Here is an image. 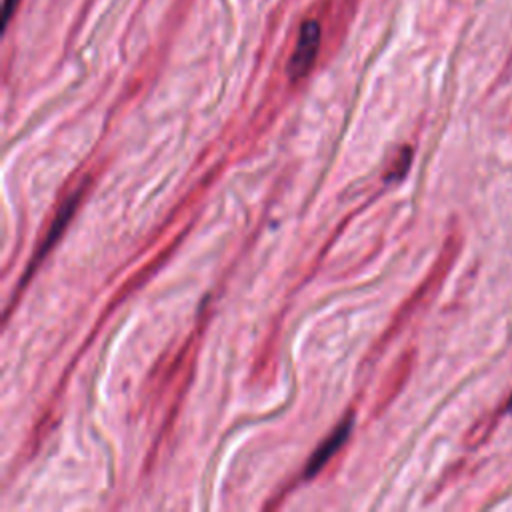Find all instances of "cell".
Listing matches in <instances>:
<instances>
[{
  "label": "cell",
  "mask_w": 512,
  "mask_h": 512,
  "mask_svg": "<svg viewBox=\"0 0 512 512\" xmlns=\"http://www.w3.org/2000/svg\"><path fill=\"white\" fill-rule=\"evenodd\" d=\"M352 424H354V418H352V416L344 418V420L340 422V426L334 428L332 434L316 448V452L310 456V460H308V464H306V472H304L306 478H310V476H314L318 470H322L324 464L340 450V446L348 440V436H350V432H352Z\"/></svg>",
  "instance_id": "2"
},
{
  "label": "cell",
  "mask_w": 512,
  "mask_h": 512,
  "mask_svg": "<svg viewBox=\"0 0 512 512\" xmlns=\"http://www.w3.org/2000/svg\"><path fill=\"white\" fill-rule=\"evenodd\" d=\"M320 40H322V28L316 20H306L302 22L300 26V32H298V38H296V46L292 50V56L288 60V76L292 82L304 78L314 60H316V54H318V48H320Z\"/></svg>",
  "instance_id": "1"
},
{
  "label": "cell",
  "mask_w": 512,
  "mask_h": 512,
  "mask_svg": "<svg viewBox=\"0 0 512 512\" xmlns=\"http://www.w3.org/2000/svg\"><path fill=\"white\" fill-rule=\"evenodd\" d=\"M18 4H20V0H4V18H2V22H4V26H8V22H10V18L14 16V12H16V8H18Z\"/></svg>",
  "instance_id": "5"
},
{
  "label": "cell",
  "mask_w": 512,
  "mask_h": 512,
  "mask_svg": "<svg viewBox=\"0 0 512 512\" xmlns=\"http://www.w3.org/2000/svg\"><path fill=\"white\" fill-rule=\"evenodd\" d=\"M82 188H78L62 206H60V210H58V214H56V218H54V222L50 224V232L44 236V242L40 244V248H38V252H36V256H34V260H32V264L28 266V274L26 276H30L32 274V270L38 266V262L46 256V252L56 244V240L60 238V234L64 232V228H66V224L70 222V218H72V214H74V210H76V204H78V200L82 198Z\"/></svg>",
  "instance_id": "3"
},
{
  "label": "cell",
  "mask_w": 512,
  "mask_h": 512,
  "mask_svg": "<svg viewBox=\"0 0 512 512\" xmlns=\"http://www.w3.org/2000/svg\"><path fill=\"white\" fill-rule=\"evenodd\" d=\"M492 426H494V422H492V420H490V422H488V418H486V420H482V422L478 424V428L470 430V434H468V444L476 446V444H480L482 440H486V436L490 434Z\"/></svg>",
  "instance_id": "4"
},
{
  "label": "cell",
  "mask_w": 512,
  "mask_h": 512,
  "mask_svg": "<svg viewBox=\"0 0 512 512\" xmlns=\"http://www.w3.org/2000/svg\"><path fill=\"white\" fill-rule=\"evenodd\" d=\"M504 410L512 414V394H510V398H508V402H506V408H504Z\"/></svg>",
  "instance_id": "6"
}]
</instances>
